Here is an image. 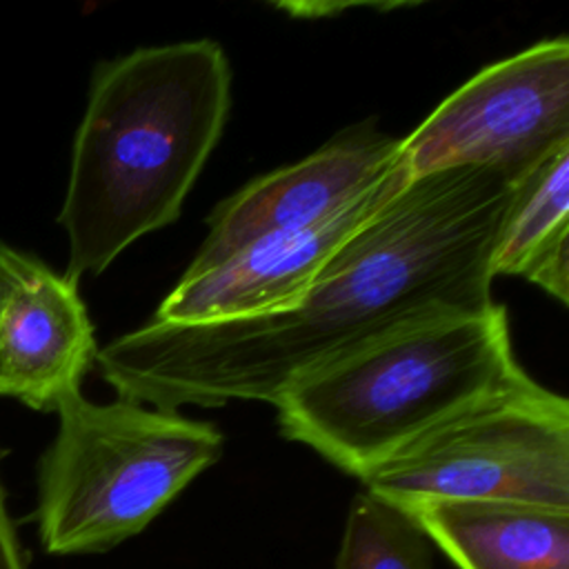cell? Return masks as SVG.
I'll use <instances>...</instances> for the list:
<instances>
[{"instance_id":"obj_13","label":"cell","mask_w":569,"mask_h":569,"mask_svg":"<svg viewBox=\"0 0 569 569\" xmlns=\"http://www.w3.org/2000/svg\"><path fill=\"white\" fill-rule=\"evenodd\" d=\"M0 569H24L18 533L7 507L2 476H0Z\"/></svg>"},{"instance_id":"obj_5","label":"cell","mask_w":569,"mask_h":569,"mask_svg":"<svg viewBox=\"0 0 569 569\" xmlns=\"http://www.w3.org/2000/svg\"><path fill=\"white\" fill-rule=\"evenodd\" d=\"M360 482L396 505L496 500L569 511V402L525 376L409 442Z\"/></svg>"},{"instance_id":"obj_11","label":"cell","mask_w":569,"mask_h":569,"mask_svg":"<svg viewBox=\"0 0 569 569\" xmlns=\"http://www.w3.org/2000/svg\"><path fill=\"white\" fill-rule=\"evenodd\" d=\"M569 144L513 184L489 271L520 276L560 305L569 302Z\"/></svg>"},{"instance_id":"obj_9","label":"cell","mask_w":569,"mask_h":569,"mask_svg":"<svg viewBox=\"0 0 569 569\" xmlns=\"http://www.w3.org/2000/svg\"><path fill=\"white\" fill-rule=\"evenodd\" d=\"M96 353L78 282L0 242V398L56 413L80 393Z\"/></svg>"},{"instance_id":"obj_1","label":"cell","mask_w":569,"mask_h":569,"mask_svg":"<svg viewBox=\"0 0 569 569\" xmlns=\"http://www.w3.org/2000/svg\"><path fill=\"white\" fill-rule=\"evenodd\" d=\"M513 184L487 167L411 178L287 309L198 325L153 322L98 349L120 398L156 409L273 405L298 376L429 318L482 311Z\"/></svg>"},{"instance_id":"obj_6","label":"cell","mask_w":569,"mask_h":569,"mask_svg":"<svg viewBox=\"0 0 569 569\" xmlns=\"http://www.w3.org/2000/svg\"><path fill=\"white\" fill-rule=\"evenodd\" d=\"M562 144H569L567 36L480 69L400 138V158L409 178L487 167L518 182Z\"/></svg>"},{"instance_id":"obj_4","label":"cell","mask_w":569,"mask_h":569,"mask_svg":"<svg viewBox=\"0 0 569 569\" xmlns=\"http://www.w3.org/2000/svg\"><path fill=\"white\" fill-rule=\"evenodd\" d=\"M38 462V536L53 556L102 553L149 527L222 456L213 422L129 398L82 393L58 411Z\"/></svg>"},{"instance_id":"obj_7","label":"cell","mask_w":569,"mask_h":569,"mask_svg":"<svg viewBox=\"0 0 569 569\" xmlns=\"http://www.w3.org/2000/svg\"><path fill=\"white\" fill-rule=\"evenodd\" d=\"M409 180L400 158L387 176L331 216L296 231L256 240L204 273L182 276L151 320L198 325L291 307L336 251Z\"/></svg>"},{"instance_id":"obj_12","label":"cell","mask_w":569,"mask_h":569,"mask_svg":"<svg viewBox=\"0 0 569 569\" xmlns=\"http://www.w3.org/2000/svg\"><path fill=\"white\" fill-rule=\"evenodd\" d=\"M336 569H431V540L400 505L365 489L351 500Z\"/></svg>"},{"instance_id":"obj_8","label":"cell","mask_w":569,"mask_h":569,"mask_svg":"<svg viewBox=\"0 0 569 569\" xmlns=\"http://www.w3.org/2000/svg\"><path fill=\"white\" fill-rule=\"evenodd\" d=\"M400 160V138L373 122L345 129L311 156L260 176L211 209L207 238L182 276L204 273L247 244L309 227L387 176Z\"/></svg>"},{"instance_id":"obj_3","label":"cell","mask_w":569,"mask_h":569,"mask_svg":"<svg viewBox=\"0 0 569 569\" xmlns=\"http://www.w3.org/2000/svg\"><path fill=\"white\" fill-rule=\"evenodd\" d=\"M527 373L507 309L458 311L396 329L291 380L280 433L362 480L380 462Z\"/></svg>"},{"instance_id":"obj_2","label":"cell","mask_w":569,"mask_h":569,"mask_svg":"<svg viewBox=\"0 0 569 569\" xmlns=\"http://www.w3.org/2000/svg\"><path fill=\"white\" fill-rule=\"evenodd\" d=\"M229 107L231 67L209 38L96 64L58 213L67 278L102 273L138 238L180 216Z\"/></svg>"},{"instance_id":"obj_10","label":"cell","mask_w":569,"mask_h":569,"mask_svg":"<svg viewBox=\"0 0 569 569\" xmlns=\"http://www.w3.org/2000/svg\"><path fill=\"white\" fill-rule=\"evenodd\" d=\"M458 569H569V511L496 500L400 505Z\"/></svg>"}]
</instances>
